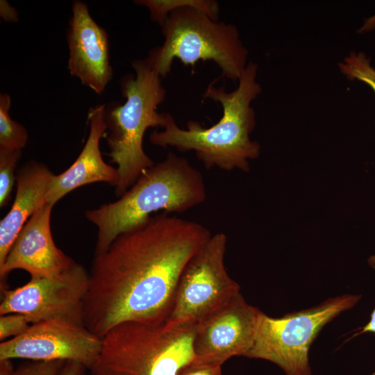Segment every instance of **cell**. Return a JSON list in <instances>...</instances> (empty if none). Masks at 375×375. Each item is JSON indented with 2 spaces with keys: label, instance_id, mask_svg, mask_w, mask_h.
<instances>
[{
  "label": "cell",
  "instance_id": "484cf974",
  "mask_svg": "<svg viewBox=\"0 0 375 375\" xmlns=\"http://www.w3.org/2000/svg\"><path fill=\"white\" fill-rule=\"evenodd\" d=\"M0 375H17L11 359L0 360Z\"/></svg>",
  "mask_w": 375,
  "mask_h": 375
},
{
  "label": "cell",
  "instance_id": "4fadbf2b",
  "mask_svg": "<svg viewBox=\"0 0 375 375\" xmlns=\"http://www.w3.org/2000/svg\"><path fill=\"white\" fill-rule=\"evenodd\" d=\"M53 206L47 203L24 224L0 266L1 279L17 269L26 271L31 278L53 276L76 263L54 243L50 227Z\"/></svg>",
  "mask_w": 375,
  "mask_h": 375
},
{
  "label": "cell",
  "instance_id": "52a82bcc",
  "mask_svg": "<svg viewBox=\"0 0 375 375\" xmlns=\"http://www.w3.org/2000/svg\"><path fill=\"white\" fill-rule=\"evenodd\" d=\"M360 297L347 294L277 318L260 311L246 357L272 362L286 375H311L308 351L313 340L327 323L353 307Z\"/></svg>",
  "mask_w": 375,
  "mask_h": 375
},
{
  "label": "cell",
  "instance_id": "7c38bea8",
  "mask_svg": "<svg viewBox=\"0 0 375 375\" xmlns=\"http://www.w3.org/2000/svg\"><path fill=\"white\" fill-rule=\"evenodd\" d=\"M72 10L67 68L83 85L101 94L112 77L108 33L91 17L85 3L75 1Z\"/></svg>",
  "mask_w": 375,
  "mask_h": 375
},
{
  "label": "cell",
  "instance_id": "30bf717a",
  "mask_svg": "<svg viewBox=\"0 0 375 375\" xmlns=\"http://www.w3.org/2000/svg\"><path fill=\"white\" fill-rule=\"evenodd\" d=\"M101 346V338L85 326L47 321L33 324L22 335L1 342L0 360H74L90 369Z\"/></svg>",
  "mask_w": 375,
  "mask_h": 375
},
{
  "label": "cell",
  "instance_id": "cb8c5ba5",
  "mask_svg": "<svg viewBox=\"0 0 375 375\" xmlns=\"http://www.w3.org/2000/svg\"><path fill=\"white\" fill-rule=\"evenodd\" d=\"M0 16L5 22H15L18 21V12L8 1H0Z\"/></svg>",
  "mask_w": 375,
  "mask_h": 375
},
{
  "label": "cell",
  "instance_id": "9a60e30c",
  "mask_svg": "<svg viewBox=\"0 0 375 375\" xmlns=\"http://www.w3.org/2000/svg\"><path fill=\"white\" fill-rule=\"evenodd\" d=\"M53 174L44 164L31 160L16 176L17 190L12 206L0 222V266L28 219L47 202Z\"/></svg>",
  "mask_w": 375,
  "mask_h": 375
},
{
  "label": "cell",
  "instance_id": "44dd1931",
  "mask_svg": "<svg viewBox=\"0 0 375 375\" xmlns=\"http://www.w3.org/2000/svg\"><path fill=\"white\" fill-rule=\"evenodd\" d=\"M65 361H33L24 363L16 370L17 375H59Z\"/></svg>",
  "mask_w": 375,
  "mask_h": 375
},
{
  "label": "cell",
  "instance_id": "8fae6325",
  "mask_svg": "<svg viewBox=\"0 0 375 375\" xmlns=\"http://www.w3.org/2000/svg\"><path fill=\"white\" fill-rule=\"evenodd\" d=\"M260 310L240 292L196 326L194 361L222 365L231 357L246 356L251 348Z\"/></svg>",
  "mask_w": 375,
  "mask_h": 375
},
{
  "label": "cell",
  "instance_id": "7a4b0ae2",
  "mask_svg": "<svg viewBox=\"0 0 375 375\" xmlns=\"http://www.w3.org/2000/svg\"><path fill=\"white\" fill-rule=\"evenodd\" d=\"M258 65L249 62L238 79V86L231 92L216 88L213 81L203 93L222 105L223 114L212 126L206 128L190 120L187 129L181 128L169 113L162 131L150 134V142L156 146L175 147L180 151H194L207 169L217 167L225 171L234 169L247 172L249 160L257 158L260 146L251 140L250 134L256 126V115L251 102L262 89L257 82Z\"/></svg>",
  "mask_w": 375,
  "mask_h": 375
},
{
  "label": "cell",
  "instance_id": "ac0fdd59",
  "mask_svg": "<svg viewBox=\"0 0 375 375\" xmlns=\"http://www.w3.org/2000/svg\"><path fill=\"white\" fill-rule=\"evenodd\" d=\"M340 72L350 81H359L370 87L375 94V69L363 52L352 51L338 63Z\"/></svg>",
  "mask_w": 375,
  "mask_h": 375
},
{
  "label": "cell",
  "instance_id": "d4e9b609",
  "mask_svg": "<svg viewBox=\"0 0 375 375\" xmlns=\"http://www.w3.org/2000/svg\"><path fill=\"white\" fill-rule=\"evenodd\" d=\"M368 263L375 270V255L371 256L369 258ZM368 332L375 334V308L371 315L369 322L359 332L354 334L353 336Z\"/></svg>",
  "mask_w": 375,
  "mask_h": 375
},
{
  "label": "cell",
  "instance_id": "d6986e66",
  "mask_svg": "<svg viewBox=\"0 0 375 375\" xmlns=\"http://www.w3.org/2000/svg\"><path fill=\"white\" fill-rule=\"evenodd\" d=\"M22 156V150L0 151V206L7 205L16 176L15 171Z\"/></svg>",
  "mask_w": 375,
  "mask_h": 375
},
{
  "label": "cell",
  "instance_id": "83f0119b",
  "mask_svg": "<svg viewBox=\"0 0 375 375\" xmlns=\"http://www.w3.org/2000/svg\"><path fill=\"white\" fill-rule=\"evenodd\" d=\"M89 375H90V374H89Z\"/></svg>",
  "mask_w": 375,
  "mask_h": 375
},
{
  "label": "cell",
  "instance_id": "6da1fadb",
  "mask_svg": "<svg viewBox=\"0 0 375 375\" xmlns=\"http://www.w3.org/2000/svg\"><path fill=\"white\" fill-rule=\"evenodd\" d=\"M211 235L201 224L164 212L119 235L92 260L85 327L102 338L124 322H165L184 268Z\"/></svg>",
  "mask_w": 375,
  "mask_h": 375
},
{
  "label": "cell",
  "instance_id": "5b68a950",
  "mask_svg": "<svg viewBox=\"0 0 375 375\" xmlns=\"http://www.w3.org/2000/svg\"><path fill=\"white\" fill-rule=\"evenodd\" d=\"M195 331L169 328L165 322L119 323L101 338L90 375H176L194 360Z\"/></svg>",
  "mask_w": 375,
  "mask_h": 375
},
{
  "label": "cell",
  "instance_id": "e0dca14e",
  "mask_svg": "<svg viewBox=\"0 0 375 375\" xmlns=\"http://www.w3.org/2000/svg\"><path fill=\"white\" fill-rule=\"evenodd\" d=\"M11 98L0 94V151L22 150L28 141V133L24 126L13 120L9 110Z\"/></svg>",
  "mask_w": 375,
  "mask_h": 375
},
{
  "label": "cell",
  "instance_id": "ba28073f",
  "mask_svg": "<svg viewBox=\"0 0 375 375\" xmlns=\"http://www.w3.org/2000/svg\"><path fill=\"white\" fill-rule=\"evenodd\" d=\"M226 244L224 233L211 235L186 265L165 322L167 328L196 327L240 292L239 285L225 267Z\"/></svg>",
  "mask_w": 375,
  "mask_h": 375
},
{
  "label": "cell",
  "instance_id": "7402d4cb",
  "mask_svg": "<svg viewBox=\"0 0 375 375\" xmlns=\"http://www.w3.org/2000/svg\"><path fill=\"white\" fill-rule=\"evenodd\" d=\"M176 375H222V365L192 361L182 367Z\"/></svg>",
  "mask_w": 375,
  "mask_h": 375
},
{
  "label": "cell",
  "instance_id": "3957f363",
  "mask_svg": "<svg viewBox=\"0 0 375 375\" xmlns=\"http://www.w3.org/2000/svg\"><path fill=\"white\" fill-rule=\"evenodd\" d=\"M201 173L184 157L169 152L146 170L114 202L88 210L85 217L97 228L94 256L104 253L121 234L159 210L183 212L205 201Z\"/></svg>",
  "mask_w": 375,
  "mask_h": 375
},
{
  "label": "cell",
  "instance_id": "ffe728a7",
  "mask_svg": "<svg viewBox=\"0 0 375 375\" xmlns=\"http://www.w3.org/2000/svg\"><path fill=\"white\" fill-rule=\"evenodd\" d=\"M28 319L19 313H9L0 317V340L24 333L31 325Z\"/></svg>",
  "mask_w": 375,
  "mask_h": 375
},
{
  "label": "cell",
  "instance_id": "277c9868",
  "mask_svg": "<svg viewBox=\"0 0 375 375\" xmlns=\"http://www.w3.org/2000/svg\"><path fill=\"white\" fill-rule=\"evenodd\" d=\"M132 66L135 74L124 76L120 83L125 102L106 107L108 155L117 165L115 194L119 197L155 165L144 151V135L150 127L163 128L169 115L157 111L166 90L148 59L134 60Z\"/></svg>",
  "mask_w": 375,
  "mask_h": 375
},
{
  "label": "cell",
  "instance_id": "9c48e42d",
  "mask_svg": "<svg viewBox=\"0 0 375 375\" xmlns=\"http://www.w3.org/2000/svg\"><path fill=\"white\" fill-rule=\"evenodd\" d=\"M89 286V272L76 262L60 274L31 278L25 285L3 289L0 315L19 313L36 324L59 321L84 325V301Z\"/></svg>",
  "mask_w": 375,
  "mask_h": 375
},
{
  "label": "cell",
  "instance_id": "8992f818",
  "mask_svg": "<svg viewBox=\"0 0 375 375\" xmlns=\"http://www.w3.org/2000/svg\"><path fill=\"white\" fill-rule=\"evenodd\" d=\"M161 27L163 44L153 49L147 58L160 77L170 72L174 59L186 66L212 60L221 75L233 81H238L247 65L249 52L237 27L215 20L200 10L178 8Z\"/></svg>",
  "mask_w": 375,
  "mask_h": 375
},
{
  "label": "cell",
  "instance_id": "4316f807",
  "mask_svg": "<svg viewBox=\"0 0 375 375\" xmlns=\"http://www.w3.org/2000/svg\"><path fill=\"white\" fill-rule=\"evenodd\" d=\"M375 29V15L365 21L363 26L359 30L360 33Z\"/></svg>",
  "mask_w": 375,
  "mask_h": 375
},
{
  "label": "cell",
  "instance_id": "5bb4252c",
  "mask_svg": "<svg viewBox=\"0 0 375 375\" xmlns=\"http://www.w3.org/2000/svg\"><path fill=\"white\" fill-rule=\"evenodd\" d=\"M90 132L81 153L65 172L53 175L47 194V202L52 206L73 190L86 184L105 182L115 187L119 180L117 169L103 160L99 144L107 135L106 106L99 104L88 113Z\"/></svg>",
  "mask_w": 375,
  "mask_h": 375
},
{
  "label": "cell",
  "instance_id": "2e32d148",
  "mask_svg": "<svg viewBox=\"0 0 375 375\" xmlns=\"http://www.w3.org/2000/svg\"><path fill=\"white\" fill-rule=\"evenodd\" d=\"M135 3L147 7L151 18L161 26L170 12L181 7H192L208 14L217 21L219 8L213 0H139Z\"/></svg>",
  "mask_w": 375,
  "mask_h": 375
},
{
  "label": "cell",
  "instance_id": "603a6c76",
  "mask_svg": "<svg viewBox=\"0 0 375 375\" xmlns=\"http://www.w3.org/2000/svg\"><path fill=\"white\" fill-rule=\"evenodd\" d=\"M85 367L81 363L74 361H65L59 375H85Z\"/></svg>",
  "mask_w": 375,
  "mask_h": 375
}]
</instances>
